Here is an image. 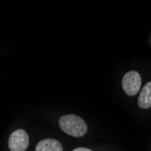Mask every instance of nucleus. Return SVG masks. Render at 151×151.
I'll return each instance as SVG.
<instances>
[{
  "label": "nucleus",
  "mask_w": 151,
  "mask_h": 151,
  "mask_svg": "<svg viewBox=\"0 0 151 151\" xmlns=\"http://www.w3.org/2000/svg\"><path fill=\"white\" fill-rule=\"evenodd\" d=\"M59 126L66 134L76 137H82L87 132V125L85 121L76 115H64L59 119Z\"/></svg>",
  "instance_id": "1"
},
{
  "label": "nucleus",
  "mask_w": 151,
  "mask_h": 151,
  "mask_svg": "<svg viewBox=\"0 0 151 151\" xmlns=\"http://www.w3.org/2000/svg\"><path fill=\"white\" fill-rule=\"evenodd\" d=\"M141 87V77L136 71L127 73L122 79V88L129 96H134L139 92Z\"/></svg>",
  "instance_id": "2"
},
{
  "label": "nucleus",
  "mask_w": 151,
  "mask_h": 151,
  "mask_svg": "<svg viewBox=\"0 0 151 151\" xmlns=\"http://www.w3.org/2000/svg\"><path fill=\"white\" fill-rule=\"evenodd\" d=\"M28 144V135L24 129H17L10 135L8 147L11 151H24Z\"/></svg>",
  "instance_id": "3"
},
{
  "label": "nucleus",
  "mask_w": 151,
  "mask_h": 151,
  "mask_svg": "<svg viewBox=\"0 0 151 151\" xmlns=\"http://www.w3.org/2000/svg\"><path fill=\"white\" fill-rule=\"evenodd\" d=\"M35 151H63V147L56 139H46L36 145Z\"/></svg>",
  "instance_id": "4"
},
{
  "label": "nucleus",
  "mask_w": 151,
  "mask_h": 151,
  "mask_svg": "<svg viewBox=\"0 0 151 151\" xmlns=\"http://www.w3.org/2000/svg\"><path fill=\"white\" fill-rule=\"evenodd\" d=\"M138 103L141 109H149L151 107V81H148L143 87Z\"/></svg>",
  "instance_id": "5"
},
{
  "label": "nucleus",
  "mask_w": 151,
  "mask_h": 151,
  "mask_svg": "<svg viewBox=\"0 0 151 151\" xmlns=\"http://www.w3.org/2000/svg\"><path fill=\"white\" fill-rule=\"evenodd\" d=\"M73 151H92L89 148H86V147H77L75 149H73Z\"/></svg>",
  "instance_id": "6"
}]
</instances>
